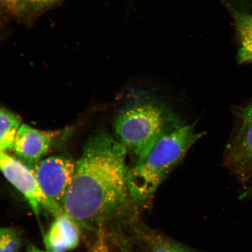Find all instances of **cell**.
I'll return each instance as SVG.
<instances>
[{
  "mask_svg": "<svg viewBox=\"0 0 252 252\" xmlns=\"http://www.w3.org/2000/svg\"><path fill=\"white\" fill-rule=\"evenodd\" d=\"M127 151L106 132L88 141L63 201L78 223L96 221L119 209L128 194Z\"/></svg>",
  "mask_w": 252,
  "mask_h": 252,
  "instance_id": "cell-1",
  "label": "cell"
},
{
  "mask_svg": "<svg viewBox=\"0 0 252 252\" xmlns=\"http://www.w3.org/2000/svg\"><path fill=\"white\" fill-rule=\"evenodd\" d=\"M203 135L193 125L185 124L163 135L128 169V194L136 201L149 199Z\"/></svg>",
  "mask_w": 252,
  "mask_h": 252,
  "instance_id": "cell-2",
  "label": "cell"
},
{
  "mask_svg": "<svg viewBox=\"0 0 252 252\" xmlns=\"http://www.w3.org/2000/svg\"><path fill=\"white\" fill-rule=\"evenodd\" d=\"M183 124L166 104L156 100H142L118 113L114 124L115 138L137 159L163 135Z\"/></svg>",
  "mask_w": 252,
  "mask_h": 252,
  "instance_id": "cell-3",
  "label": "cell"
},
{
  "mask_svg": "<svg viewBox=\"0 0 252 252\" xmlns=\"http://www.w3.org/2000/svg\"><path fill=\"white\" fill-rule=\"evenodd\" d=\"M73 160L64 156H53L40 160L31 168L41 190L58 214L75 172Z\"/></svg>",
  "mask_w": 252,
  "mask_h": 252,
  "instance_id": "cell-4",
  "label": "cell"
},
{
  "mask_svg": "<svg viewBox=\"0 0 252 252\" xmlns=\"http://www.w3.org/2000/svg\"><path fill=\"white\" fill-rule=\"evenodd\" d=\"M0 171L23 195L37 218L43 210L56 217L59 215L41 190L30 167L5 151H0Z\"/></svg>",
  "mask_w": 252,
  "mask_h": 252,
  "instance_id": "cell-5",
  "label": "cell"
},
{
  "mask_svg": "<svg viewBox=\"0 0 252 252\" xmlns=\"http://www.w3.org/2000/svg\"><path fill=\"white\" fill-rule=\"evenodd\" d=\"M224 163L245 186L252 181V120H242L240 126L226 147Z\"/></svg>",
  "mask_w": 252,
  "mask_h": 252,
  "instance_id": "cell-6",
  "label": "cell"
},
{
  "mask_svg": "<svg viewBox=\"0 0 252 252\" xmlns=\"http://www.w3.org/2000/svg\"><path fill=\"white\" fill-rule=\"evenodd\" d=\"M58 131H40L23 125L16 135L13 149L19 160L32 166L40 161L52 146Z\"/></svg>",
  "mask_w": 252,
  "mask_h": 252,
  "instance_id": "cell-7",
  "label": "cell"
},
{
  "mask_svg": "<svg viewBox=\"0 0 252 252\" xmlns=\"http://www.w3.org/2000/svg\"><path fill=\"white\" fill-rule=\"evenodd\" d=\"M78 223L67 213L62 212L52 223L45 237L47 251L67 252L77 247L80 241Z\"/></svg>",
  "mask_w": 252,
  "mask_h": 252,
  "instance_id": "cell-8",
  "label": "cell"
},
{
  "mask_svg": "<svg viewBox=\"0 0 252 252\" xmlns=\"http://www.w3.org/2000/svg\"><path fill=\"white\" fill-rule=\"evenodd\" d=\"M232 14L240 42L238 61L242 64H252V14L233 11Z\"/></svg>",
  "mask_w": 252,
  "mask_h": 252,
  "instance_id": "cell-9",
  "label": "cell"
},
{
  "mask_svg": "<svg viewBox=\"0 0 252 252\" xmlns=\"http://www.w3.org/2000/svg\"><path fill=\"white\" fill-rule=\"evenodd\" d=\"M21 124L18 116L0 108V151L13 148L17 132Z\"/></svg>",
  "mask_w": 252,
  "mask_h": 252,
  "instance_id": "cell-10",
  "label": "cell"
},
{
  "mask_svg": "<svg viewBox=\"0 0 252 252\" xmlns=\"http://www.w3.org/2000/svg\"><path fill=\"white\" fill-rule=\"evenodd\" d=\"M21 244V236L17 230L0 228V252H19Z\"/></svg>",
  "mask_w": 252,
  "mask_h": 252,
  "instance_id": "cell-11",
  "label": "cell"
},
{
  "mask_svg": "<svg viewBox=\"0 0 252 252\" xmlns=\"http://www.w3.org/2000/svg\"><path fill=\"white\" fill-rule=\"evenodd\" d=\"M151 252H190L182 246L169 242H162L157 244Z\"/></svg>",
  "mask_w": 252,
  "mask_h": 252,
  "instance_id": "cell-12",
  "label": "cell"
},
{
  "mask_svg": "<svg viewBox=\"0 0 252 252\" xmlns=\"http://www.w3.org/2000/svg\"><path fill=\"white\" fill-rule=\"evenodd\" d=\"M240 115L242 120H252V103L242 109Z\"/></svg>",
  "mask_w": 252,
  "mask_h": 252,
  "instance_id": "cell-13",
  "label": "cell"
},
{
  "mask_svg": "<svg viewBox=\"0 0 252 252\" xmlns=\"http://www.w3.org/2000/svg\"><path fill=\"white\" fill-rule=\"evenodd\" d=\"M26 252H49V251H44L39 250L38 248H36L35 247H31L28 248V250Z\"/></svg>",
  "mask_w": 252,
  "mask_h": 252,
  "instance_id": "cell-14",
  "label": "cell"
},
{
  "mask_svg": "<svg viewBox=\"0 0 252 252\" xmlns=\"http://www.w3.org/2000/svg\"><path fill=\"white\" fill-rule=\"evenodd\" d=\"M33 1H39V2H43V1H47L49 0H33Z\"/></svg>",
  "mask_w": 252,
  "mask_h": 252,
  "instance_id": "cell-15",
  "label": "cell"
}]
</instances>
